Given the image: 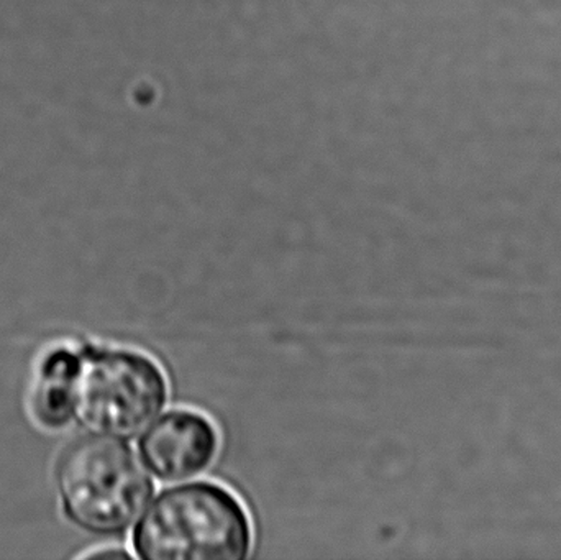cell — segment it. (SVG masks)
Returning a JSON list of instances; mask_svg holds the SVG:
<instances>
[{"label":"cell","instance_id":"6da1fadb","mask_svg":"<svg viewBox=\"0 0 561 560\" xmlns=\"http://www.w3.org/2000/svg\"><path fill=\"white\" fill-rule=\"evenodd\" d=\"M163 368L125 348H58L42 362L33 411L46 427L76 421L91 434L128 441L144 433L168 401Z\"/></svg>","mask_w":561,"mask_h":560},{"label":"cell","instance_id":"3957f363","mask_svg":"<svg viewBox=\"0 0 561 560\" xmlns=\"http://www.w3.org/2000/svg\"><path fill=\"white\" fill-rule=\"evenodd\" d=\"M56 489L69 522L98 536L125 535L154 493L131 447L99 434L66 447L56 464Z\"/></svg>","mask_w":561,"mask_h":560},{"label":"cell","instance_id":"7a4b0ae2","mask_svg":"<svg viewBox=\"0 0 561 560\" xmlns=\"http://www.w3.org/2000/svg\"><path fill=\"white\" fill-rule=\"evenodd\" d=\"M135 525L131 546L138 559L242 560L253 548L245 505L217 483L163 490Z\"/></svg>","mask_w":561,"mask_h":560},{"label":"cell","instance_id":"277c9868","mask_svg":"<svg viewBox=\"0 0 561 560\" xmlns=\"http://www.w3.org/2000/svg\"><path fill=\"white\" fill-rule=\"evenodd\" d=\"M219 446L213 421L191 410L164 414L138 443L141 459L163 482H181L206 472L216 460Z\"/></svg>","mask_w":561,"mask_h":560}]
</instances>
